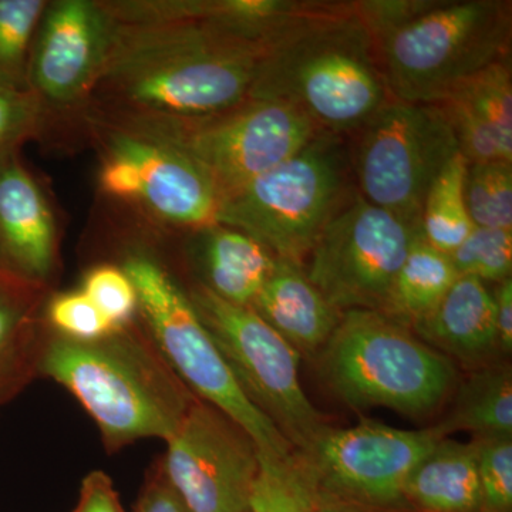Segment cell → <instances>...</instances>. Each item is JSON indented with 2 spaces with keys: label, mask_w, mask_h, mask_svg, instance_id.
<instances>
[{
  "label": "cell",
  "mask_w": 512,
  "mask_h": 512,
  "mask_svg": "<svg viewBox=\"0 0 512 512\" xmlns=\"http://www.w3.org/2000/svg\"><path fill=\"white\" fill-rule=\"evenodd\" d=\"M261 59L204 20L119 23L86 101L89 116L187 119L218 113L248 99Z\"/></svg>",
  "instance_id": "cell-1"
},
{
  "label": "cell",
  "mask_w": 512,
  "mask_h": 512,
  "mask_svg": "<svg viewBox=\"0 0 512 512\" xmlns=\"http://www.w3.org/2000/svg\"><path fill=\"white\" fill-rule=\"evenodd\" d=\"M42 370L76 397L109 447L167 441L198 399L133 325L94 342L56 336Z\"/></svg>",
  "instance_id": "cell-2"
},
{
  "label": "cell",
  "mask_w": 512,
  "mask_h": 512,
  "mask_svg": "<svg viewBox=\"0 0 512 512\" xmlns=\"http://www.w3.org/2000/svg\"><path fill=\"white\" fill-rule=\"evenodd\" d=\"M248 99L284 101L323 131L362 130L392 101L372 37L352 8L306 23L259 60Z\"/></svg>",
  "instance_id": "cell-3"
},
{
  "label": "cell",
  "mask_w": 512,
  "mask_h": 512,
  "mask_svg": "<svg viewBox=\"0 0 512 512\" xmlns=\"http://www.w3.org/2000/svg\"><path fill=\"white\" fill-rule=\"evenodd\" d=\"M330 389L357 409L430 416L456 387L453 362L377 311H348L319 353Z\"/></svg>",
  "instance_id": "cell-4"
},
{
  "label": "cell",
  "mask_w": 512,
  "mask_h": 512,
  "mask_svg": "<svg viewBox=\"0 0 512 512\" xmlns=\"http://www.w3.org/2000/svg\"><path fill=\"white\" fill-rule=\"evenodd\" d=\"M511 2L441 0L377 46L393 100L439 104L457 84L510 57Z\"/></svg>",
  "instance_id": "cell-5"
},
{
  "label": "cell",
  "mask_w": 512,
  "mask_h": 512,
  "mask_svg": "<svg viewBox=\"0 0 512 512\" xmlns=\"http://www.w3.org/2000/svg\"><path fill=\"white\" fill-rule=\"evenodd\" d=\"M346 177L342 141L320 131L295 156L224 198L218 224L244 232L275 258L302 266L343 207Z\"/></svg>",
  "instance_id": "cell-6"
},
{
  "label": "cell",
  "mask_w": 512,
  "mask_h": 512,
  "mask_svg": "<svg viewBox=\"0 0 512 512\" xmlns=\"http://www.w3.org/2000/svg\"><path fill=\"white\" fill-rule=\"evenodd\" d=\"M89 117L177 148L207 174L221 201L295 156L323 131L295 106L261 99H247L227 110L187 119Z\"/></svg>",
  "instance_id": "cell-7"
},
{
  "label": "cell",
  "mask_w": 512,
  "mask_h": 512,
  "mask_svg": "<svg viewBox=\"0 0 512 512\" xmlns=\"http://www.w3.org/2000/svg\"><path fill=\"white\" fill-rule=\"evenodd\" d=\"M123 271L136 288L150 339L181 382L247 431L261 453L293 456L289 441L241 389L190 296L170 272L146 254L127 256Z\"/></svg>",
  "instance_id": "cell-8"
},
{
  "label": "cell",
  "mask_w": 512,
  "mask_h": 512,
  "mask_svg": "<svg viewBox=\"0 0 512 512\" xmlns=\"http://www.w3.org/2000/svg\"><path fill=\"white\" fill-rule=\"evenodd\" d=\"M187 293L248 399L295 453L305 451L326 424L302 389L301 355L249 306L224 301L198 282Z\"/></svg>",
  "instance_id": "cell-9"
},
{
  "label": "cell",
  "mask_w": 512,
  "mask_h": 512,
  "mask_svg": "<svg viewBox=\"0 0 512 512\" xmlns=\"http://www.w3.org/2000/svg\"><path fill=\"white\" fill-rule=\"evenodd\" d=\"M362 131L356 154L362 197L420 225L427 192L460 153L443 111L436 104L392 100Z\"/></svg>",
  "instance_id": "cell-10"
},
{
  "label": "cell",
  "mask_w": 512,
  "mask_h": 512,
  "mask_svg": "<svg viewBox=\"0 0 512 512\" xmlns=\"http://www.w3.org/2000/svg\"><path fill=\"white\" fill-rule=\"evenodd\" d=\"M419 228L359 195L323 229L306 275L340 313L382 312Z\"/></svg>",
  "instance_id": "cell-11"
},
{
  "label": "cell",
  "mask_w": 512,
  "mask_h": 512,
  "mask_svg": "<svg viewBox=\"0 0 512 512\" xmlns=\"http://www.w3.org/2000/svg\"><path fill=\"white\" fill-rule=\"evenodd\" d=\"M439 426L400 430L365 420L350 429L326 426L311 446L298 454L316 490L367 504L402 500L414 467L446 439Z\"/></svg>",
  "instance_id": "cell-12"
},
{
  "label": "cell",
  "mask_w": 512,
  "mask_h": 512,
  "mask_svg": "<svg viewBox=\"0 0 512 512\" xmlns=\"http://www.w3.org/2000/svg\"><path fill=\"white\" fill-rule=\"evenodd\" d=\"M259 450L247 431L197 399L167 440L164 477L190 512H248Z\"/></svg>",
  "instance_id": "cell-13"
},
{
  "label": "cell",
  "mask_w": 512,
  "mask_h": 512,
  "mask_svg": "<svg viewBox=\"0 0 512 512\" xmlns=\"http://www.w3.org/2000/svg\"><path fill=\"white\" fill-rule=\"evenodd\" d=\"M119 23L107 2H47L29 59V92L47 107L86 103L109 59Z\"/></svg>",
  "instance_id": "cell-14"
},
{
  "label": "cell",
  "mask_w": 512,
  "mask_h": 512,
  "mask_svg": "<svg viewBox=\"0 0 512 512\" xmlns=\"http://www.w3.org/2000/svg\"><path fill=\"white\" fill-rule=\"evenodd\" d=\"M89 120L106 153L126 157L138 168L143 187L138 204L154 218L192 232L218 224L220 194L194 161L154 138Z\"/></svg>",
  "instance_id": "cell-15"
},
{
  "label": "cell",
  "mask_w": 512,
  "mask_h": 512,
  "mask_svg": "<svg viewBox=\"0 0 512 512\" xmlns=\"http://www.w3.org/2000/svg\"><path fill=\"white\" fill-rule=\"evenodd\" d=\"M0 255L10 274L46 281L56 262V227L45 194L15 153L0 158Z\"/></svg>",
  "instance_id": "cell-16"
},
{
  "label": "cell",
  "mask_w": 512,
  "mask_h": 512,
  "mask_svg": "<svg viewBox=\"0 0 512 512\" xmlns=\"http://www.w3.org/2000/svg\"><path fill=\"white\" fill-rule=\"evenodd\" d=\"M439 106L468 164L512 163L511 59L485 67L457 84Z\"/></svg>",
  "instance_id": "cell-17"
},
{
  "label": "cell",
  "mask_w": 512,
  "mask_h": 512,
  "mask_svg": "<svg viewBox=\"0 0 512 512\" xmlns=\"http://www.w3.org/2000/svg\"><path fill=\"white\" fill-rule=\"evenodd\" d=\"M414 335L468 369L497 363V320L493 293L473 276H458L439 305L412 328Z\"/></svg>",
  "instance_id": "cell-18"
},
{
  "label": "cell",
  "mask_w": 512,
  "mask_h": 512,
  "mask_svg": "<svg viewBox=\"0 0 512 512\" xmlns=\"http://www.w3.org/2000/svg\"><path fill=\"white\" fill-rule=\"evenodd\" d=\"M249 308L301 356L322 352L342 315L309 281L303 266L278 258Z\"/></svg>",
  "instance_id": "cell-19"
},
{
  "label": "cell",
  "mask_w": 512,
  "mask_h": 512,
  "mask_svg": "<svg viewBox=\"0 0 512 512\" xmlns=\"http://www.w3.org/2000/svg\"><path fill=\"white\" fill-rule=\"evenodd\" d=\"M192 255L198 284L235 305L251 306L274 269L276 258L238 229L215 224L194 231Z\"/></svg>",
  "instance_id": "cell-20"
},
{
  "label": "cell",
  "mask_w": 512,
  "mask_h": 512,
  "mask_svg": "<svg viewBox=\"0 0 512 512\" xmlns=\"http://www.w3.org/2000/svg\"><path fill=\"white\" fill-rule=\"evenodd\" d=\"M403 498L426 512H480L476 441L437 443L414 467Z\"/></svg>",
  "instance_id": "cell-21"
},
{
  "label": "cell",
  "mask_w": 512,
  "mask_h": 512,
  "mask_svg": "<svg viewBox=\"0 0 512 512\" xmlns=\"http://www.w3.org/2000/svg\"><path fill=\"white\" fill-rule=\"evenodd\" d=\"M446 436L456 431L473 439L512 437V372L504 363L471 370L458 386L453 409L437 424Z\"/></svg>",
  "instance_id": "cell-22"
},
{
  "label": "cell",
  "mask_w": 512,
  "mask_h": 512,
  "mask_svg": "<svg viewBox=\"0 0 512 512\" xmlns=\"http://www.w3.org/2000/svg\"><path fill=\"white\" fill-rule=\"evenodd\" d=\"M457 278L448 255L430 247L419 228L382 313L412 329L439 305Z\"/></svg>",
  "instance_id": "cell-23"
},
{
  "label": "cell",
  "mask_w": 512,
  "mask_h": 512,
  "mask_svg": "<svg viewBox=\"0 0 512 512\" xmlns=\"http://www.w3.org/2000/svg\"><path fill=\"white\" fill-rule=\"evenodd\" d=\"M467 165L458 153L431 185L421 211V235L430 247L446 255L456 251L476 227L464 200Z\"/></svg>",
  "instance_id": "cell-24"
},
{
  "label": "cell",
  "mask_w": 512,
  "mask_h": 512,
  "mask_svg": "<svg viewBox=\"0 0 512 512\" xmlns=\"http://www.w3.org/2000/svg\"><path fill=\"white\" fill-rule=\"evenodd\" d=\"M316 485L298 457L278 458L259 451V470L248 512H313Z\"/></svg>",
  "instance_id": "cell-25"
},
{
  "label": "cell",
  "mask_w": 512,
  "mask_h": 512,
  "mask_svg": "<svg viewBox=\"0 0 512 512\" xmlns=\"http://www.w3.org/2000/svg\"><path fill=\"white\" fill-rule=\"evenodd\" d=\"M45 0H0V86L29 92V59Z\"/></svg>",
  "instance_id": "cell-26"
},
{
  "label": "cell",
  "mask_w": 512,
  "mask_h": 512,
  "mask_svg": "<svg viewBox=\"0 0 512 512\" xmlns=\"http://www.w3.org/2000/svg\"><path fill=\"white\" fill-rule=\"evenodd\" d=\"M464 200L476 227L512 229V163L468 164Z\"/></svg>",
  "instance_id": "cell-27"
},
{
  "label": "cell",
  "mask_w": 512,
  "mask_h": 512,
  "mask_svg": "<svg viewBox=\"0 0 512 512\" xmlns=\"http://www.w3.org/2000/svg\"><path fill=\"white\" fill-rule=\"evenodd\" d=\"M448 258L458 276L500 284L511 278L512 229L474 227Z\"/></svg>",
  "instance_id": "cell-28"
},
{
  "label": "cell",
  "mask_w": 512,
  "mask_h": 512,
  "mask_svg": "<svg viewBox=\"0 0 512 512\" xmlns=\"http://www.w3.org/2000/svg\"><path fill=\"white\" fill-rule=\"evenodd\" d=\"M47 320L59 338L73 342H94L119 330L83 291L59 293L52 298Z\"/></svg>",
  "instance_id": "cell-29"
},
{
  "label": "cell",
  "mask_w": 512,
  "mask_h": 512,
  "mask_svg": "<svg viewBox=\"0 0 512 512\" xmlns=\"http://www.w3.org/2000/svg\"><path fill=\"white\" fill-rule=\"evenodd\" d=\"M480 512L512 510V437L476 440Z\"/></svg>",
  "instance_id": "cell-30"
},
{
  "label": "cell",
  "mask_w": 512,
  "mask_h": 512,
  "mask_svg": "<svg viewBox=\"0 0 512 512\" xmlns=\"http://www.w3.org/2000/svg\"><path fill=\"white\" fill-rule=\"evenodd\" d=\"M82 291L116 328L133 325L138 313V296L123 268L96 266L84 276Z\"/></svg>",
  "instance_id": "cell-31"
},
{
  "label": "cell",
  "mask_w": 512,
  "mask_h": 512,
  "mask_svg": "<svg viewBox=\"0 0 512 512\" xmlns=\"http://www.w3.org/2000/svg\"><path fill=\"white\" fill-rule=\"evenodd\" d=\"M441 0H357L353 13L372 37L376 49L397 30L436 8Z\"/></svg>",
  "instance_id": "cell-32"
},
{
  "label": "cell",
  "mask_w": 512,
  "mask_h": 512,
  "mask_svg": "<svg viewBox=\"0 0 512 512\" xmlns=\"http://www.w3.org/2000/svg\"><path fill=\"white\" fill-rule=\"evenodd\" d=\"M42 119V107L32 93L0 86V158L15 153Z\"/></svg>",
  "instance_id": "cell-33"
},
{
  "label": "cell",
  "mask_w": 512,
  "mask_h": 512,
  "mask_svg": "<svg viewBox=\"0 0 512 512\" xmlns=\"http://www.w3.org/2000/svg\"><path fill=\"white\" fill-rule=\"evenodd\" d=\"M15 275L0 276V362L8 355L9 350L15 345L19 333L26 328L28 323V299L26 292L20 295L23 289L28 288V281L20 279Z\"/></svg>",
  "instance_id": "cell-34"
},
{
  "label": "cell",
  "mask_w": 512,
  "mask_h": 512,
  "mask_svg": "<svg viewBox=\"0 0 512 512\" xmlns=\"http://www.w3.org/2000/svg\"><path fill=\"white\" fill-rule=\"evenodd\" d=\"M101 190L117 200L140 202L141 177L136 165L119 154L106 153L100 173Z\"/></svg>",
  "instance_id": "cell-35"
},
{
  "label": "cell",
  "mask_w": 512,
  "mask_h": 512,
  "mask_svg": "<svg viewBox=\"0 0 512 512\" xmlns=\"http://www.w3.org/2000/svg\"><path fill=\"white\" fill-rule=\"evenodd\" d=\"M73 512H123L119 494L106 474L94 471L84 478Z\"/></svg>",
  "instance_id": "cell-36"
},
{
  "label": "cell",
  "mask_w": 512,
  "mask_h": 512,
  "mask_svg": "<svg viewBox=\"0 0 512 512\" xmlns=\"http://www.w3.org/2000/svg\"><path fill=\"white\" fill-rule=\"evenodd\" d=\"M134 512H190L173 487L164 477L163 471H154L148 478Z\"/></svg>",
  "instance_id": "cell-37"
},
{
  "label": "cell",
  "mask_w": 512,
  "mask_h": 512,
  "mask_svg": "<svg viewBox=\"0 0 512 512\" xmlns=\"http://www.w3.org/2000/svg\"><path fill=\"white\" fill-rule=\"evenodd\" d=\"M495 320H497L498 345L501 355L512 352V279L500 282L493 293Z\"/></svg>",
  "instance_id": "cell-38"
},
{
  "label": "cell",
  "mask_w": 512,
  "mask_h": 512,
  "mask_svg": "<svg viewBox=\"0 0 512 512\" xmlns=\"http://www.w3.org/2000/svg\"><path fill=\"white\" fill-rule=\"evenodd\" d=\"M10 275L5 262H3L2 255H0V276Z\"/></svg>",
  "instance_id": "cell-39"
},
{
  "label": "cell",
  "mask_w": 512,
  "mask_h": 512,
  "mask_svg": "<svg viewBox=\"0 0 512 512\" xmlns=\"http://www.w3.org/2000/svg\"><path fill=\"white\" fill-rule=\"evenodd\" d=\"M320 512H336V511H320Z\"/></svg>",
  "instance_id": "cell-40"
}]
</instances>
